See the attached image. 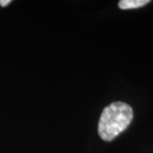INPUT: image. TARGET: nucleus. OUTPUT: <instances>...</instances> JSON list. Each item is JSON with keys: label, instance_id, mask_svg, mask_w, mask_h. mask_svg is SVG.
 Returning <instances> with one entry per match:
<instances>
[{"label": "nucleus", "instance_id": "obj_1", "mask_svg": "<svg viewBox=\"0 0 153 153\" xmlns=\"http://www.w3.org/2000/svg\"><path fill=\"white\" fill-rule=\"evenodd\" d=\"M134 117L129 105L117 101L107 105L100 115L98 133L105 141H111L129 126Z\"/></svg>", "mask_w": 153, "mask_h": 153}, {"label": "nucleus", "instance_id": "obj_2", "mask_svg": "<svg viewBox=\"0 0 153 153\" xmlns=\"http://www.w3.org/2000/svg\"><path fill=\"white\" fill-rule=\"evenodd\" d=\"M149 3V0H122L118 3V7L121 10H131L145 6Z\"/></svg>", "mask_w": 153, "mask_h": 153}, {"label": "nucleus", "instance_id": "obj_3", "mask_svg": "<svg viewBox=\"0 0 153 153\" xmlns=\"http://www.w3.org/2000/svg\"><path fill=\"white\" fill-rule=\"evenodd\" d=\"M11 3V0H0V6L6 7Z\"/></svg>", "mask_w": 153, "mask_h": 153}]
</instances>
